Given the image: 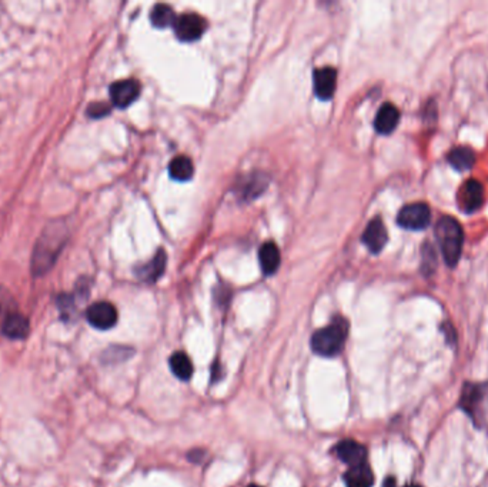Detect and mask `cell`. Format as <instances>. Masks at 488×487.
<instances>
[{
    "label": "cell",
    "mask_w": 488,
    "mask_h": 487,
    "mask_svg": "<svg viewBox=\"0 0 488 487\" xmlns=\"http://www.w3.org/2000/svg\"><path fill=\"white\" fill-rule=\"evenodd\" d=\"M66 239L68 229L62 220H55L43 229L32 255V273L35 276H43L53 267Z\"/></svg>",
    "instance_id": "obj_1"
},
{
    "label": "cell",
    "mask_w": 488,
    "mask_h": 487,
    "mask_svg": "<svg viewBox=\"0 0 488 487\" xmlns=\"http://www.w3.org/2000/svg\"><path fill=\"white\" fill-rule=\"evenodd\" d=\"M348 334V323L343 317H334L333 322L317 330L310 340L311 350L324 357L337 356L346 343Z\"/></svg>",
    "instance_id": "obj_2"
},
{
    "label": "cell",
    "mask_w": 488,
    "mask_h": 487,
    "mask_svg": "<svg viewBox=\"0 0 488 487\" xmlns=\"http://www.w3.org/2000/svg\"><path fill=\"white\" fill-rule=\"evenodd\" d=\"M435 237L438 240L442 257L450 267H454L461 256L464 233L461 225L450 217H441L435 225Z\"/></svg>",
    "instance_id": "obj_3"
},
{
    "label": "cell",
    "mask_w": 488,
    "mask_h": 487,
    "mask_svg": "<svg viewBox=\"0 0 488 487\" xmlns=\"http://www.w3.org/2000/svg\"><path fill=\"white\" fill-rule=\"evenodd\" d=\"M397 223L407 230H424L431 223V212L425 203L404 206L397 216Z\"/></svg>",
    "instance_id": "obj_4"
},
{
    "label": "cell",
    "mask_w": 488,
    "mask_h": 487,
    "mask_svg": "<svg viewBox=\"0 0 488 487\" xmlns=\"http://www.w3.org/2000/svg\"><path fill=\"white\" fill-rule=\"evenodd\" d=\"M173 28L179 41L194 42L203 36L207 29V24L196 14H185L176 18Z\"/></svg>",
    "instance_id": "obj_5"
},
{
    "label": "cell",
    "mask_w": 488,
    "mask_h": 487,
    "mask_svg": "<svg viewBox=\"0 0 488 487\" xmlns=\"http://www.w3.org/2000/svg\"><path fill=\"white\" fill-rule=\"evenodd\" d=\"M86 319L93 327L108 330L118 323V310L109 302H98L88 309Z\"/></svg>",
    "instance_id": "obj_6"
},
{
    "label": "cell",
    "mask_w": 488,
    "mask_h": 487,
    "mask_svg": "<svg viewBox=\"0 0 488 487\" xmlns=\"http://www.w3.org/2000/svg\"><path fill=\"white\" fill-rule=\"evenodd\" d=\"M458 203H460V209L464 213L477 212L484 203V188H482V185L475 179L467 180L460 189Z\"/></svg>",
    "instance_id": "obj_7"
},
{
    "label": "cell",
    "mask_w": 488,
    "mask_h": 487,
    "mask_svg": "<svg viewBox=\"0 0 488 487\" xmlns=\"http://www.w3.org/2000/svg\"><path fill=\"white\" fill-rule=\"evenodd\" d=\"M140 96V85L135 79L115 82L110 86L112 103L120 109L129 108Z\"/></svg>",
    "instance_id": "obj_8"
},
{
    "label": "cell",
    "mask_w": 488,
    "mask_h": 487,
    "mask_svg": "<svg viewBox=\"0 0 488 487\" xmlns=\"http://www.w3.org/2000/svg\"><path fill=\"white\" fill-rule=\"evenodd\" d=\"M361 240L367 246V249L374 255L380 253L384 249V246L387 245V240H388V235H387V229H385V226L380 217H374L367 225Z\"/></svg>",
    "instance_id": "obj_9"
},
{
    "label": "cell",
    "mask_w": 488,
    "mask_h": 487,
    "mask_svg": "<svg viewBox=\"0 0 488 487\" xmlns=\"http://www.w3.org/2000/svg\"><path fill=\"white\" fill-rule=\"evenodd\" d=\"M314 93L321 101H330L337 86V71L333 68H320L314 71Z\"/></svg>",
    "instance_id": "obj_10"
},
{
    "label": "cell",
    "mask_w": 488,
    "mask_h": 487,
    "mask_svg": "<svg viewBox=\"0 0 488 487\" xmlns=\"http://www.w3.org/2000/svg\"><path fill=\"white\" fill-rule=\"evenodd\" d=\"M334 453L343 463L348 464L350 467L363 464V463H365V458H367L365 447L363 444L351 440V439L341 440L334 447Z\"/></svg>",
    "instance_id": "obj_11"
},
{
    "label": "cell",
    "mask_w": 488,
    "mask_h": 487,
    "mask_svg": "<svg viewBox=\"0 0 488 487\" xmlns=\"http://www.w3.org/2000/svg\"><path fill=\"white\" fill-rule=\"evenodd\" d=\"M0 330H2V333L8 339L21 340L29 334L31 324H29L28 317H25L22 313L15 310L9 316H6L2 323H0Z\"/></svg>",
    "instance_id": "obj_12"
},
{
    "label": "cell",
    "mask_w": 488,
    "mask_h": 487,
    "mask_svg": "<svg viewBox=\"0 0 488 487\" xmlns=\"http://www.w3.org/2000/svg\"><path fill=\"white\" fill-rule=\"evenodd\" d=\"M398 122H400L398 109L391 103H384L377 112L374 128L381 135H390L391 132L395 130Z\"/></svg>",
    "instance_id": "obj_13"
},
{
    "label": "cell",
    "mask_w": 488,
    "mask_h": 487,
    "mask_svg": "<svg viewBox=\"0 0 488 487\" xmlns=\"http://www.w3.org/2000/svg\"><path fill=\"white\" fill-rule=\"evenodd\" d=\"M166 262H167L166 252L160 249L157 255L147 265L136 269V276L146 283H155L165 273Z\"/></svg>",
    "instance_id": "obj_14"
},
{
    "label": "cell",
    "mask_w": 488,
    "mask_h": 487,
    "mask_svg": "<svg viewBox=\"0 0 488 487\" xmlns=\"http://www.w3.org/2000/svg\"><path fill=\"white\" fill-rule=\"evenodd\" d=\"M344 483L347 487H371L374 484V474L367 463L353 466L344 473Z\"/></svg>",
    "instance_id": "obj_15"
},
{
    "label": "cell",
    "mask_w": 488,
    "mask_h": 487,
    "mask_svg": "<svg viewBox=\"0 0 488 487\" xmlns=\"http://www.w3.org/2000/svg\"><path fill=\"white\" fill-rule=\"evenodd\" d=\"M259 260L261 270L266 276H271L280 266V250L273 242H267L260 247Z\"/></svg>",
    "instance_id": "obj_16"
},
{
    "label": "cell",
    "mask_w": 488,
    "mask_h": 487,
    "mask_svg": "<svg viewBox=\"0 0 488 487\" xmlns=\"http://www.w3.org/2000/svg\"><path fill=\"white\" fill-rule=\"evenodd\" d=\"M448 163L458 172H467L475 163V153L465 146L454 148L448 153Z\"/></svg>",
    "instance_id": "obj_17"
},
{
    "label": "cell",
    "mask_w": 488,
    "mask_h": 487,
    "mask_svg": "<svg viewBox=\"0 0 488 487\" xmlns=\"http://www.w3.org/2000/svg\"><path fill=\"white\" fill-rule=\"evenodd\" d=\"M170 178L177 182H187L193 178L194 166L193 162L187 156H177L172 160L169 166Z\"/></svg>",
    "instance_id": "obj_18"
},
{
    "label": "cell",
    "mask_w": 488,
    "mask_h": 487,
    "mask_svg": "<svg viewBox=\"0 0 488 487\" xmlns=\"http://www.w3.org/2000/svg\"><path fill=\"white\" fill-rule=\"evenodd\" d=\"M170 369L176 377L180 380H189L193 374V363L185 352H176L169 360Z\"/></svg>",
    "instance_id": "obj_19"
},
{
    "label": "cell",
    "mask_w": 488,
    "mask_h": 487,
    "mask_svg": "<svg viewBox=\"0 0 488 487\" xmlns=\"http://www.w3.org/2000/svg\"><path fill=\"white\" fill-rule=\"evenodd\" d=\"M152 25L157 29H165L176 22L175 11L169 5H156L150 14Z\"/></svg>",
    "instance_id": "obj_20"
},
{
    "label": "cell",
    "mask_w": 488,
    "mask_h": 487,
    "mask_svg": "<svg viewBox=\"0 0 488 487\" xmlns=\"http://www.w3.org/2000/svg\"><path fill=\"white\" fill-rule=\"evenodd\" d=\"M16 309V303L12 297V294L4 289V287H0V323L4 322V319L6 316H9L11 313H14Z\"/></svg>",
    "instance_id": "obj_21"
},
{
    "label": "cell",
    "mask_w": 488,
    "mask_h": 487,
    "mask_svg": "<svg viewBox=\"0 0 488 487\" xmlns=\"http://www.w3.org/2000/svg\"><path fill=\"white\" fill-rule=\"evenodd\" d=\"M132 350L129 347H109L105 354H103V360L108 363H115V362H123L126 359H129L132 356Z\"/></svg>",
    "instance_id": "obj_22"
},
{
    "label": "cell",
    "mask_w": 488,
    "mask_h": 487,
    "mask_svg": "<svg viewBox=\"0 0 488 487\" xmlns=\"http://www.w3.org/2000/svg\"><path fill=\"white\" fill-rule=\"evenodd\" d=\"M110 113V106L109 105H106V103H100V102H98V103H93V105H90L89 106V109H88V115L90 116V118H103V116H108Z\"/></svg>",
    "instance_id": "obj_23"
},
{
    "label": "cell",
    "mask_w": 488,
    "mask_h": 487,
    "mask_svg": "<svg viewBox=\"0 0 488 487\" xmlns=\"http://www.w3.org/2000/svg\"><path fill=\"white\" fill-rule=\"evenodd\" d=\"M383 487H395V478L394 477H387L384 480V486Z\"/></svg>",
    "instance_id": "obj_24"
},
{
    "label": "cell",
    "mask_w": 488,
    "mask_h": 487,
    "mask_svg": "<svg viewBox=\"0 0 488 487\" xmlns=\"http://www.w3.org/2000/svg\"><path fill=\"white\" fill-rule=\"evenodd\" d=\"M405 487H421L420 484H408V486H405Z\"/></svg>",
    "instance_id": "obj_25"
},
{
    "label": "cell",
    "mask_w": 488,
    "mask_h": 487,
    "mask_svg": "<svg viewBox=\"0 0 488 487\" xmlns=\"http://www.w3.org/2000/svg\"><path fill=\"white\" fill-rule=\"evenodd\" d=\"M249 487H261V486H259V484H250Z\"/></svg>",
    "instance_id": "obj_26"
}]
</instances>
